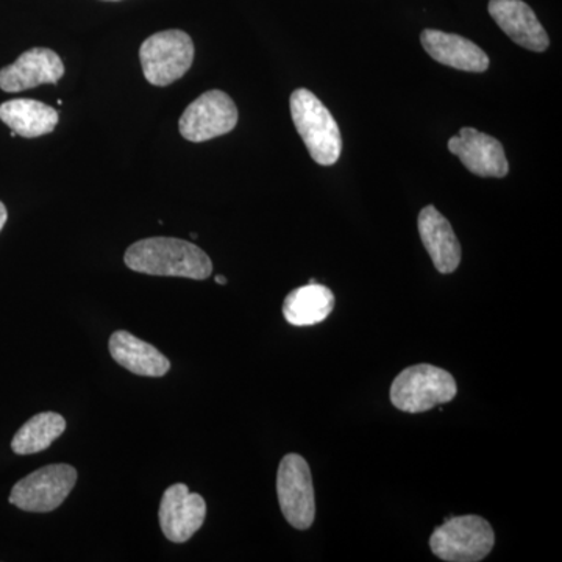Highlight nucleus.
<instances>
[{
  "label": "nucleus",
  "mask_w": 562,
  "mask_h": 562,
  "mask_svg": "<svg viewBox=\"0 0 562 562\" xmlns=\"http://www.w3.org/2000/svg\"><path fill=\"white\" fill-rule=\"evenodd\" d=\"M66 431V419L58 413H40L25 422L11 441L16 454H35L49 449Z\"/></svg>",
  "instance_id": "obj_18"
},
{
  "label": "nucleus",
  "mask_w": 562,
  "mask_h": 562,
  "mask_svg": "<svg viewBox=\"0 0 562 562\" xmlns=\"http://www.w3.org/2000/svg\"><path fill=\"white\" fill-rule=\"evenodd\" d=\"M457 392L452 373L436 366L417 364L395 376L391 402L401 412L417 414L452 402Z\"/></svg>",
  "instance_id": "obj_3"
},
{
  "label": "nucleus",
  "mask_w": 562,
  "mask_h": 562,
  "mask_svg": "<svg viewBox=\"0 0 562 562\" xmlns=\"http://www.w3.org/2000/svg\"><path fill=\"white\" fill-rule=\"evenodd\" d=\"M238 109L231 95L224 91L211 90L195 99L181 114V136L191 143H203L227 135L238 124Z\"/></svg>",
  "instance_id": "obj_8"
},
{
  "label": "nucleus",
  "mask_w": 562,
  "mask_h": 562,
  "mask_svg": "<svg viewBox=\"0 0 562 562\" xmlns=\"http://www.w3.org/2000/svg\"><path fill=\"white\" fill-rule=\"evenodd\" d=\"M277 495L281 513L291 527L308 530L316 517L312 469L305 458L290 453L280 462Z\"/></svg>",
  "instance_id": "obj_6"
},
{
  "label": "nucleus",
  "mask_w": 562,
  "mask_h": 562,
  "mask_svg": "<svg viewBox=\"0 0 562 562\" xmlns=\"http://www.w3.org/2000/svg\"><path fill=\"white\" fill-rule=\"evenodd\" d=\"M495 535L480 516L450 517L430 538L431 552L442 561L479 562L492 552Z\"/></svg>",
  "instance_id": "obj_4"
},
{
  "label": "nucleus",
  "mask_w": 562,
  "mask_h": 562,
  "mask_svg": "<svg viewBox=\"0 0 562 562\" xmlns=\"http://www.w3.org/2000/svg\"><path fill=\"white\" fill-rule=\"evenodd\" d=\"M10 136H11V138H14V136H16V132L11 131Z\"/></svg>",
  "instance_id": "obj_22"
},
{
  "label": "nucleus",
  "mask_w": 562,
  "mask_h": 562,
  "mask_svg": "<svg viewBox=\"0 0 562 562\" xmlns=\"http://www.w3.org/2000/svg\"><path fill=\"white\" fill-rule=\"evenodd\" d=\"M110 353L117 364L140 376L158 379L171 369V361L157 347L140 341L128 331L120 330L111 335Z\"/></svg>",
  "instance_id": "obj_15"
},
{
  "label": "nucleus",
  "mask_w": 562,
  "mask_h": 562,
  "mask_svg": "<svg viewBox=\"0 0 562 562\" xmlns=\"http://www.w3.org/2000/svg\"><path fill=\"white\" fill-rule=\"evenodd\" d=\"M490 14L506 35L532 52L549 49V35L535 11L522 0H491Z\"/></svg>",
  "instance_id": "obj_12"
},
{
  "label": "nucleus",
  "mask_w": 562,
  "mask_h": 562,
  "mask_svg": "<svg viewBox=\"0 0 562 562\" xmlns=\"http://www.w3.org/2000/svg\"><path fill=\"white\" fill-rule=\"evenodd\" d=\"M7 220H9V213H7L5 205L0 202V232H2L3 225L7 224Z\"/></svg>",
  "instance_id": "obj_19"
},
{
  "label": "nucleus",
  "mask_w": 562,
  "mask_h": 562,
  "mask_svg": "<svg viewBox=\"0 0 562 562\" xmlns=\"http://www.w3.org/2000/svg\"><path fill=\"white\" fill-rule=\"evenodd\" d=\"M58 111L33 99H14L0 105V121L22 138H38L57 127Z\"/></svg>",
  "instance_id": "obj_17"
},
{
  "label": "nucleus",
  "mask_w": 562,
  "mask_h": 562,
  "mask_svg": "<svg viewBox=\"0 0 562 562\" xmlns=\"http://www.w3.org/2000/svg\"><path fill=\"white\" fill-rule=\"evenodd\" d=\"M144 77L154 87H168L180 80L194 61V43L187 32L155 33L139 49Z\"/></svg>",
  "instance_id": "obj_5"
},
{
  "label": "nucleus",
  "mask_w": 562,
  "mask_h": 562,
  "mask_svg": "<svg viewBox=\"0 0 562 562\" xmlns=\"http://www.w3.org/2000/svg\"><path fill=\"white\" fill-rule=\"evenodd\" d=\"M216 283H217V284H227V283H228V280H227V279H225V277H224V276H217V277H216Z\"/></svg>",
  "instance_id": "obj_20"
},
{
  "label": "nucleus",
  "mask_w": 562,
  "mask_h": 562,
  "mask_svg": "<svg viewBox=\"0 0 562 562\" xmlns=\"http://www.w3.org/2000/svg\"><path fill=\"white\" fill-rule=\"evenodd\" d=\"M422 46L432 60L449 68L465 70V72H484L490 68V57L472 41L462 38L454 33L441 31L422 32Z\"/></svg>",
  "instance_id": "obj_14"
},
{
  "label": "nucleus",
  "mask_w": 562,
  "mask_h": 562,
  "mask_svg": "<svg viewBox=\"0 0 562 562\" xmlns=\"http://www.w3.org/2000/svg\"><path fill=\"white\" fill-rule=\"evenodd\" d=\"M63 74L65 65L57 52L35 47L0 70V88L5 92H21L44 83L57 85Z\"/></svg>",
  "instance_id": "obj_11"
},
{
  "label": "nucleus",
  "mask_w": 562,
  "mask_h": 562,
  "mask_svg": "<svg viewBox=\"0 0 562 562\" xmlns=\"http://www.w3.org/2000/svg\"><path fill=\"white\" fill-rule=\"evenodd\" d=\"M160 527L166 539L173 543L190 541L201 530L206 517V503L183 483L172 484L161 498Z\"/></svg>",
  "instance_id": "obj_9"
},
{
  "label": "nucleus",
  "mask_w": 562,
  "mask_h": 562,
  "mask_svg": "<svg viewBox=\"0 0 562 562\" xmlns=\"http://www.w3.org/2000/svg\"><path fill=\"white\" fill-rule=\"evenodd\" d=\"M417 228L435 268L441 273L457 271L461 246L450 222L435 206L428 205L420 211Z\"/></svg>",
  "instance_id": "obj_13"
},
{
  "label": "nucleus",
  "mask_w": 562,
  "mask_h": 562,
  "mask_svg": "<svg viewBox=\"0 0 562 562\" xmlns=\"http://www.w3.org/2000/svg\"><path fill=\"white\" fill-rule=\"evenodd\" d=\"M335 308V294L330 288L310 280L286 295L283 302L284 319L294 327H310L327 319Z\"/></svg>",
  "instance_id": "obj_16"
},
{
  "label": "nucleus",
  "mask_w": 562,
  "mask_h": 562,
  "mask_svg": "<svg viewBox=\"0 0 562 562\" xmlns=\"http://www.w3.org/2000/svg\"><path fill=\"white\" fill-rule=\"evenodd\" d=\"M76 483L77 471L72 465H46L14 484L9 501L22 512H55L69 497Z\"/></svg>",
  "instance_id": "obj_7"
},
{
  "label": "nucleus",
  "mask_w": 562,
  "mask_h": 562,
  "mask_svg": "<svg viewBox=\"0 0 562 562\" xmlns=\"http://www.w3.org/2000/svg\"><path fill=\"white\" fill-rule=\"evenodd\" d=\"M449 150L475 176L494 179L508 176L509 165L501 140L486 133L472 127L461 128L460 135L450 138Z\"/></svg>",
  "instance_id": "obj_10"
},
{
  "label": "nucleus",
  "mask_w": 562,
  "mask_h": 562,
  "mask_svg": "<svg viewBox=\"0 0 562 562\" xmlns=\"http://www.w3.org/2000/svg\"><path fill=\"white\" fill-rule=\"evenodd\" d=\"M290 106L292 122L313 160L321 166L338 162L342 151L341 131L327 106L305 88L292 92Z\"/></svg>",
  "instance_id": "obj_2"
},
{
  "label": "nucleus",
  "mask_w": 562,
  "mask_h": 562,
  "mask_svg": "<svg viewBox=\"0 0 562 562\" xmlns=\"http://www.w3.org/2000/svg\"><path fill=\"white\" fill-rule=\"evenodd\" d=\"M124 261L132 271L147 276L206 280L213 272V262L201 247L177 238L140 239L128 247Z\"/></svg>",
  "instance_id": "obj_1"
},
{
  "label": "nucleus",
  "mask_w": 562,
  "mask_h": 562,
  "mask_svg": "<svg viewBox=\"0 0 562 562\" xmlns=\"http://www.w3.org/2000/svg\"><path fill=\"white\" fill-rule=\"evenodd\" d=\"M191 238L192 239H198V233H191Z\"/></svg>",
  "instance_id": "obj_21"
}]
</instances>
